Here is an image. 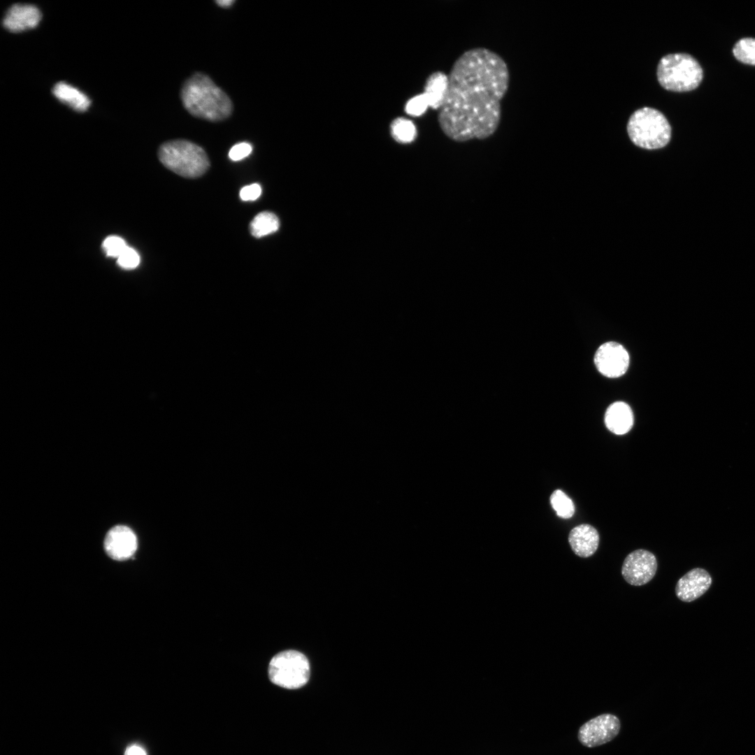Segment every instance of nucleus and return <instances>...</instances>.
Instances as JSON below:
<instances>
[{"label": "nucleus", "instance_id": "14", "mask_svg": "<svg viewBox=\"0 0 755 755\" xmlns=\"http://www.w3.org/2000/svg\"><path fill=\"white\" fill-rule=\"evenodd\" d=\"M605 424L613 433H626L633 424V414L631 407L622 401L612 403L605 412Z\"/></svg>", "mask_w": 755, "mask_h": 755}, {"label": "nucleus", "instance_id": "2", "mask_svg": "<svg viewBox=\"0 0 755 755\" xmlns=\"http://www.w3.org/2000/svg\"><path fill=\"white\" fill-rule=\"evenodd\" d=\"M180 96L191 115L206 121H224L233 110L229 95L203 73L196 72L188 78L181 87Z\"/></svg>", "mask_w": 755, "mask_h": 755}, {"label": "nucleus", "instance_id": "4", "mask_svg": "<svg viewBox=\"0 0 755 755\" xmlns=\"http://www.w3.org/2000/svg\"><path fill=\"white\" fill-rule=\"evenodd\" d=\"M627 132L637 146L655 150L670 141L671 127L664 115L656 109L644 107L635 110L627 124Z\"/></svg>", "mask_w": 755, "mask_h": 755}, {"label": "nucleus", "instance_id": "18", "mask_svg": "<svg viewBox=\"0 0 755 755\" xmlns=\"http://www.w3.org/2000/svg\"><path fill=\"white\" fill-rule=\"evenodd\" d=\"M393 138L401 143H410L417 136V128L410 120L399 117L394 120L391 125Z\"/></svg>", "mask_w": 755, "mask_h": 755}, {"label": "nucleus", "instance_id": "7", "mask_svg": "<svg viewBox=\"0 0 755 755\" xmlns=\"http://www.w3.org/2000/svg\"><path fill=\"white\" fill-rule=\"evenodd\" d=\"M619 718L611 714H603L586 723L579 729L578 740L587 747H596L612 740L619 733Z\"/></svg>", "mask_w": 755, "mask_h": 755}, {"label": "nucleus", "instance_id": "1", "mask_svg": "<svg viewBox=\"0 0 755 755\" xmlns=\"http://www.w3.org/2000/svg\"><path fill=\"white\" fill-rule=\"evenodd\" d=\"M509 82L508 65L498 54L485 48L464 52L448 74L438 116L443 132L456 142L491 136L498 127Z\"/></svg>", "mask_w": 755, "mask_h": 755}, {"label": "nucleus", "instance_id": "19", "mask_svg": "<svg viewBox=\"0 0 755 755\" xmlns=\"http://www.w3.org/2000/svg\"><path fill=\"white\" fill-rule=\"evenodd\" d=\"M733 53L740 62L755 65V38L746 37L740 39L735 44Z\"/></svg>", "mask_w": 755, "mask_h": 755}, {"label": "nucleus", "instance_id": "8", "mask_svg": "<svg viewBox=\"0 0 755 755\" xmlns=\"http://www.w3.org/2000/svg\"><path fill=\"white\" fill-rule=\"evenodd\" d=\"M657 569L655 556L650 552L636 549L625 558L621 574L624 580L633 586H642L649 582Z\"/></svg>", "mask_w": 755, "mask_h": 755}, {"label": "nucleus", "instance_id": "15", "mask_svg": "<svg viewBox=\"0 0 755 755\" xmlns=\"http://www.w3.org/2000/svg\"><path fill=\"white\" fill-rule=\"evenodd\" d=\"M448 89V75L441 71L431 73L427 78L424 94L429 107L440 110L445 100Z\"/></svg>", "mask_w": 755, "mask_h": 755}, {"label": "nucleus", "instance_id": "17", "mask_svg": "<svg viewBox=\"0 0 755 755\" xmlns=\"http://www.w3.org/2000/svg\"><path fill=\"white\" fill-rule=\"evenodd\" d=\"M280 226L278 217L268 211L257 214L250 224V233L255 238H261L275 232Z\"/></svg>", "mask_w": 755, "mask_h": 755}, {"label": "nucleus", "instance_id": "25", "mask_svg": "<svg viewBox=\"0 0 755 755\" xmlns=\"http://www.w3.org/2000/svg\"><path fill=\"white\" fill-rule=\"evenodd\" d=\"M261 194V188L259 184L254 183L245 186L240 191V198L245 201H254Z\"/></svg>", "mask_w": 755, "mask_h": 755}, {"label": "nucleus", "instance_id": "24", "mask_svg": "<svg viewBox=\"0 0 755 755\" xmlns=\"http://www.w3.org/2000/svg\"><path fill=\"white\" fill-rule=\"evenodd\" d=\"M252 150V145L246 142L234 145L229 152V157L232 161H239L247 157Z\"/></svg>", "mask_w": 755, "mask_h": 755}, {"label": "nucleus", "instance_id": "3", "mask_svg": "<svg viewBox=\"0 0 755 755\" xmlns=\"http://www.w3.org/2000/svg\"><path fill=\"white\" fill-rule=\"evenodd\" d=\"M161 163L168 169L185 178H198L210 167L206 151L199 145L185 139L164 142L158 150Z\"/></svg>", "mask_w": 755, "mask_h": 755}, {"label": "nucleus", "instance_id": "11", "mask_svg": "<svg viewBox=\"0 0 755 755\" xmlns=\"http://www.w3.org/2000/svg\"><path fill=\"white\" fill-rule=\"evenodd\" d=\"M712 578L702 568H694L683 575L677 582L675 594L684 602H691L704 594L710 588Z\"/></svg>", "mask_w": 755, "mask_h": 755}, {"label": "nucleus", "instance_id": "27", "mask_svg": "<svg viewBox=\"0 0 755 755\" xmlns=\"http://www.w3.org/2000/svg\"><path fill=\"white\" fill-rule=\"evenodd\" d=\"M218 6L223 8H229L235 3L234 0H217L215 1Z\"/></svg>", "mask_w": 755, "mask_h": 755}, {"label": "nucleus", "instance_id": "21", "mask_svg": "<svg viewBox=\"0 0 755 755\" xmlns=\"http://www.w3.org/2000/svg\"><path fill=\"white\" fill-rule=\"evenodd\" d=\"M127 247L125 241L116 236L107 237L103 243V248L108 257H118Z\"/></svg>", "mask_w": 755, "mask_h": 755}, {"label": "nucleus", "instance_id": "20", "mask_svg": "<svg viewBox=\"0 0 755 755\" xmlns=\"http://www.w3.org/2000/svg\"><path fill=\"white\" fill-rule=\"evenodd\" d=\"M550 503L557 515L569 519L574 515L575 505L572 500L562 491L555 490L550 496Z\"/></svg>", "mask_w": 755, "mask_h": 755}, {"label": "nucleus", "instance_id": "26", "mask_svg": "<svg viewBox=\"0 0 755 755\" xmlns=\"http://www.w3.org/2000/svg\"><path fill=\"white\" fill-rule=\"evenodd\" d=\"M124 755H147V754L141 747L134 745L127 747Z\"/></svg>", "mask_w": 755, "mask_h": 755}, {"label": "nucleus", "instance_id": "12", "mask_svg": "<svg viewBox=\"0 0 755 755\" xmlns=\"http://www.w3.org/2000/svg\"><path fill=\"white\" fill-rule=\"evenodd\" d=\"M41 17V13L36 6L16 3L7 10L3 20V25L11 32H20L35 28Z\"/></svg>", "mask_w": 755, "mask_h": 755}, {"label": "nucleus", "instance_id": "22", "mask_svg": "<svg viewBox=\"0 0 755 755\" xmlns=\"http://www.w3.org/2000/svg\"><path fill=\"white\" fill-rule=\"evenodd\" d=\"M428 107L429 106L427 99L422 93L409 99L405 104V110L408 115L418 117L424 114Z\"/></svg>", "mask_w": 755, "mask_h": 755}, {"label": "nucleus", "instance_id": "6", "mask_svg": "<svg viewBox=\"0 0 755 755\" xmlns=\"http://www.w3.org/2000/svg\"><path fill=\"white\" fill-rule=\"evenodd\" d=\"M270 681L280 687L297 689L305 686L310 679V664L306 656L292 649L275 654L268 664Z\"/></svg>", "mask_w": 755, "mask_h": 755}, {"label": "nucleus", "instance_id": "10", "mask_svg": "<svg viewBox=\"0 0 755 755\" xmlns=\"http://www.w3.org/2000/svg\"><path fill=\"white\" fill-rule=\"evenodd\" d=\"M103 547L106 554L111 559L117 561L127 560L137 549V538L129 527L117 525L107 533Z\"/></svg>", "mask_w": 755, "mask_h": 755}, {"label": "nucleus", "instance_id": "16", "mask_svg": "<svg viewBox=\"0 0 755 755\" xmlns=\"http://www.w3.org/2000/svg\"><path fill=\"white\" fill-rule=\"evenodd\" d=\"M52 92L58 100L75 110L83 112L90 106L91 101L86 94L66 82H57Z\"/></svg>", "mask_w": 755, "mask_h": 755}, {"label": "nucleus", "instance_id": "5", "mask_svg": "<svg viewBox=\"0 0 755 755\" xmlns=\"http://www.w3.org/2000/svg\"><path fill=\"white\" fill-rule=\"evenodd\" d=\"M657 79L666 89L688 92L696 89L703 79V69L698 62L687 53L669 54L659 62Z\"/></svg>", "mask_w": 755, "mask_h": 755}, {"label": "nucleus", "instance_id": "9", "mask_svg": "<svg viewBox=\"0 0 755 755\" xmlns=\"http://www.w3.org/2000/svg\"><path fill=\"white\" fill-rule=\"evenodd\" d=\"M598 371L604 376L614 378L623 375L629 366V355L626 350L616 342L601 345L594 355Z\"/></svg>", "mask_w": 755, "mask_h": 755}, {"label": "nucleus", "instance_id": "13", "mask_svg": "<svg viewBox=\"0 0 755 755\" xmlns=\"http://www.w3.org/2000/svg\"><path fill=\"white\" fill-rule=\"evenodd\" d=\"M568 542L576 555L587 558L597 550L599 535L594 526L583 524L574 527L570 531Z\"/></svg>", "mask_w": 755, "mask_h": 755}, {"label": "nucleus", "instance_id": "23", "mask_svg": "<svg viewBox=\"0 0 755 755\" xmlns=\"http://www.w3.org/2000/svg\"><path fill=\"white\" fill-rule=\"evenodd\" d=\"M140 263V256L133 248L128 247L118 257L117 264L126 269L134 268Z\"/></svg>", "mask_w": 755, "mask_h": 755}]
</instances>
